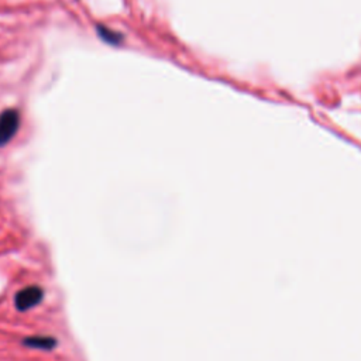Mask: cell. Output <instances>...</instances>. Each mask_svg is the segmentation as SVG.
I'll return each mask as SVG.
<instances>
[{
  "label": "cell",
  "mask_w": 361,
  "mask_h": 361,
  "mask_svg": "<svg viewBox=\"0 0 361 361\" xmlns=\"http://www.w3.org/2000/svg\"><path fill=\"white\" fill-rule=\"evenodd\" d=\"M45 298V290L41 285L31 283L18 289L13 296V305L17 312H30L42 303Z\"/></svg>",
  "instance_id": "cell-1"
},
{
  "label": "cell",
  "mask_w": 361,
  "mask_h": 361,
  "mask_svg": "<svg viewBox=\"0 0 361 361\" xmlns=\"http://www.w3.org/2000/svg\"><path fill=\"white\" fill-rule=\"evenodd\" d=\"M21 126V113L16 107L4 109L0 113V148L6 147L17 135Z\"/></svg>",
  "instance_id": "cell-2"
},
{
  "label": "cell",
  "mask_w": 361,
  "mask_h": 361,
  "mask_svg": "<svg viewBox=\"0 0 361 361\" xmlns=\"http://www.w3.org/2000/svg\"><path fill=\"white\" fill-rule=\"evenodd\" d=\"M21 344L27 348L41 350V351H51L58 345V340L54 336L47 334H32L27 336L21 340Z\"/></svg>",
  "instance_id": "cell-3"
},
{
  "label": "cell",
  "mask_w": 361,
  "mask_h": 361,
  "mask_svg": "<svg viewBox=\"0 0 361 361\" xmlns=\"http://www.w3.org/2000/svg\"><path fill=\"white\" fill-rule=\"evenodd\" d=\"M96 32H97L99 38L103 42H106V44H109L111 47H121L123 42H124L123 32L116 31V30H113V28H110V27H107L104 24H97L96 25Z\"/></svg>",
  "instance_id": "cell-4"
}]
</instances>
